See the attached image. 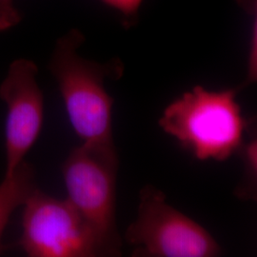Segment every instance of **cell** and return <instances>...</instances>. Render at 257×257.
I'll use <instances>...</instances> for the list:
<instances>
[{"label": "cell", "mask_w": 257, "mask_h": 257, "mask_svg": "<svg viewBox=\"0 0 257 257\" xmlns=\"http://www.w3.org/2000/svg\"><path fill=\"white\" fill-rule=\"evenodd\" d=\"M239 92L195 86L166 107L158 124L198 160L225 161L238 153L249 124L236 102Z\"/></svg>", "instance_id": "7a4b0ae2"}, {"label": "cell", "mask_w": 257, "mask_h": 257, "mask_svg": "<svg viewBox=\"0 0 257 257\" xmlns=\"http://www.w3.org/2000/svg\"><path fill=\"white\" fill-rule=\"evenodd\" d=\"M108 5L118 10L126 16H132L137 13L142 0H102Z\"/></svg>", "instance_id": "30bf717a"}, {"label": "cell", "mask_w": 257, "mask_h": 257, "mask_svg": "<svg viewBox=\"0 0 257 257\" xmlns=\"http://www.w3.org/2000/svg\"><path fill=\"white\" fill-rule=\"evenodd\" d=\"M83 42L84 37L77 30L59 38L49 69L58 85L70 123L82 143L111 145L113 99L105 89V79L120 77L123 65L117 60L100 64L83 58L77 54Z\"/></svg>", "instance_id": "6da1fadb"}, {"label": "cell", "mask_w": 257, "mask_h": 257, "mask_svg": "<svg viewBox=\"0 0 257 257\" xmlns=\"http://www.w3.org/2000/svg\"><path fill=\"white\" fill-rule=\"evenodd\" d=\"M36 189L35 170L26 161H23L13 174L5 175L0 183V253L6 249L2 236L12 214L23 206Z\"/></svg>", "instance_id": "52a82bcc"}, {"label": "cell", "mask_w": 257, "mask_h": 257, "mask_svg": "<svg viewBox=\"0 0 257 257\" xmlns=\"http://www.w3.org/2000/svg\"><path fill=\"white\" fill-rule=\"evenodd\" d=\"M15 0H0V32L15 27L21 21V15L15 6Z\"/></svg>", "instance_id": "9c48e42d"}, {"label": "cell", "mask_w": 257, "mask_h": 257, "mask_svg": "<svg viewBox=\"0 0 257 257\" xmlns=\"http://www.w3.org/2000/svg\"><path fill=\"white\" fill-rule=\"evenodd\" d=\"M37 65L20 58L10 65L0 84V99L5 103L6 173L9 175L23 161L41 133L44 97L37 81Z\"/></svg>", "instance_id": "8992f818"}, {"label": "cell", "mask_w": 257, "mask_h": 257, "mask_svg": "<svg viewBox=\"0 0 257 257\" xmlns=\"http://www.w3.org/2000/svg\"><path fill=\"white\" fill-rule=\"evenodd\" d=\"M125 240L135 247L134 256L213 257L222 252L208 230L169 205L165 193L151 185L140 191L138 217Z\"/></svg>", "instance_id": "277c9868"}, {"label": "cell", "mask_w": 257, "mask_h": 257, "mask_svg": "<svg viewBox=\"0 0 257 257\" xmlns=\"http://www.w3.org/2000/svg\"><path fill=\"white\" fill-rule=\"evenodd\" d=\"M23 207L19 245L28 256H108L94 230L68 199L37 188Z\"/></svg>", "instance_id": "5b68a950"}, {"label": "cell", "mask_w": 257, "mask_h": 257, "mask_svg": "<svg viewBox=\"0 0 257 257\" xmlns=\"http://www.w3.org/2000/svg\"><path fill=\"white\" fill-rule=\"evenodd\" d=\"M238 154L242 156L245 165L244 176L234 194L243 200L256 199L257 140L251 138L248 142H244Z\"/></svg>", "instance_id": "ba28073f"}, {"label": "cell", "mask_w": 257, "mask_h": 257, "mask_svg": "<svg viewBox=\"0 0 257 257\" xmlns=\"http://www.w3.org/2000/svg\"><path fill=\"white\" fill-rule=\"evenodd\" d=\"M118 155L114 144L74 148L62 165L68 200L92 227L108 256H118L122 241L116 223Z\"/></svg>", "instance_id": "3957f363"}]
</instances>
